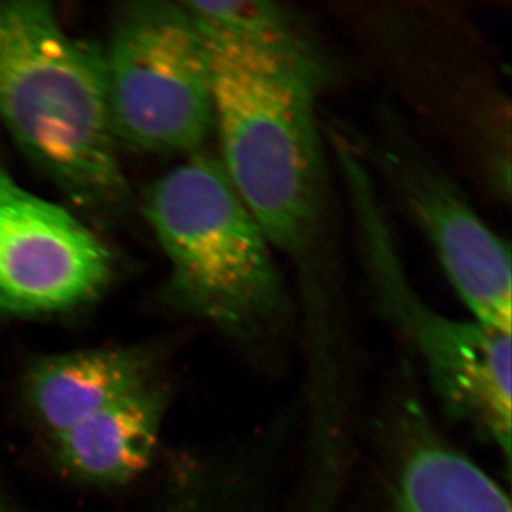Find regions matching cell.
<instances>
[{
	"label": "cell",
	"instance_id": "12",
	"mask_svg": "<svg viewBox=\"0 0 512 512\" xmlns=\"http://www.w3.org/2000/svg\"><path fill=\"white\" fill-rule=\"evenodd\" d=\"M0 512H10L8 504L2 497H0Z\"/></svg>",
	"mask_w": 512,
	"mask_h": 512
},
{
	"label": "cell",
	"instance_id": "2",
	"mask_svg": "<svg viewBox=\"0 0 512 512\" xmlns=\"http://www.w3.org/2000/svg\"><path fill=\"white\" fill-rule=\"evenodd\" d=\"M144 208L183 311L217 330L256 375L285 376L299 340L296 305L220 158L190 154L158 178Z\"/></svg>",
	"mask_w": 512,
	"mask_h": 512
},
{
	"label": "cell",
	"instance_id": "11",
	"mask_svg": "<svg viewBox=\"0 0 512 512\" xmlns=\"http://www.w3.org/2000/svg\"><path fill=\"white\" fill-rule=\"evenodd\" d=\"M207 35L272 47L309 45L295 13L281 3L259 0L235 2H183Z\"/></svg>",
	"mask_w": 512,
	"mask_h": 512
},
{
	"label": "cell",
	"instance_id": "7",
	"mask_svg": "<svg viewBox=\"0 0 512 512\" xmlns=\"http://www.w3.org/2000/svg\"><path fill=\"white\" fill-rule=\"evenodd\" d=\"M373 433L386 512H512L504 488L434 420L410 355L394 366Z\"/></svg>",
	"mask_w": 512,
	"mask_h": 512
},
{
	"label": "cell",
	"instance_id": "1",
	"mask_svg": "<svg viewBox=\"0 0 512 512\" xmlns=\"http://www.w3.org/2000/svg\"><path fill=\"white\" fill-rule=\"evenodd\" d=\"M202 36L225 174L274 251L301 274L303 313L335 308L323 271L329 207L316 116L322 60L313 46L279 49Z\"/></svg>",
	"mask_w": 512,
	"mask_h": 512
},
{
	"label": "cell",
	"instance_id": "5",
	"mask_svg": "<svg viewBox=\"0 0 512 512\" xmlns=\"http://www.w3.org/2000/svg\"><path fill=\"white\" fill-rule=\"evenodd\" d=\"M101 59L117 141L160 154L204 148L214 130L210 56L183 2L124 6Z\"/></svg>",
	"mask_w": 512,
	"mask_h": 512
},
{
	"label": "cell",
	"instance_id": "10",
	"mask_svg": "<svg viewBox=\"0 0 512 512\" xmlns=\"http://www.w3.org/2000/svg\"><path fill=\"white\" fill-rule=\"evenodd\" d=\"M167 397L156 383L124 397L52 437L57 463L90 485L114 487L136 480L153 461Z\"/></svg>",
	"mask_w": 512,
	"mask_h": 512
},
{
	"label": "cell",
	"instance_id": "4",
	"mask_svg": "<svg viewBox=\"0 0 512 512\" xmlns=\"http://www.w3.org/2000/svg\"><path fill=\"white\" fill-rule=\"evenodd\" d=\"M357 248L380 315L409 346L421 382L447 417L463 423L511 468V333L447 318L416 292L404 272L389 221L377 207L355 214Z\"/></svg>",
	"mask_w": 512,
	"mask_h": 512
},
{
	"label": "cell",
	"instance_id": "3",
	"mask_svg": "<svg viewBox=\"0 0 512 512\" xmlns=\"http://www.w3.org/2000/svg\"><path fill=\"white\" fill-rule=\"evenodd\" d=\"M0 121L77 204L109 210L126 198L101 53L46 3L0 2Z\"/></svg>",
	"mask_w": 512,
	"mask_h": 512
},
{
	"label": "cell",
	"instance_id": "8",
	"mask_svg": "<svg viewBox=\"0 0 512 512\" xmlns=\"http://www.w3.org/2000/svg\"><path fill=\"white\" fill-rule=\"evenodd\" d=\"M109 249L55 202L26 190L0 161V312L80 308L109 286Z\"/></svg>",
	"mask_w": 512,
	"mask_h": 512
},
{
	"label": "cell",
	"instance_id": "9",
	"mask_svg": "<svg viewBox=\"0 0 512 512\" xmlns=\"http://www.w3.org/2000/svg\"><path fill=\"white\" fill-rule=\"evenodd\" d=\"M156 356L138 346L77 350L30 367L26 396L50 439L154 383Z\"/></svg>",
	"mask_w": 512,
	"mask_h": 512
},
{
	"label": "cell",
	"instance_id": "6",
	"mask_svg": "<svg viewBox=\"0 0 512 512\" xmlns=\"http://www.w3.org/2000/svg\"><path fill=\"white\" fill-rule=\"evenodd\" d=\"M373 160L429 239L471 319L511 333L510 248L485 224L467 195L410 137L396 133L373 148Z\"/></svg>",
	"mask_w": 512,
	"mask_h": 512
}]
</instances>
